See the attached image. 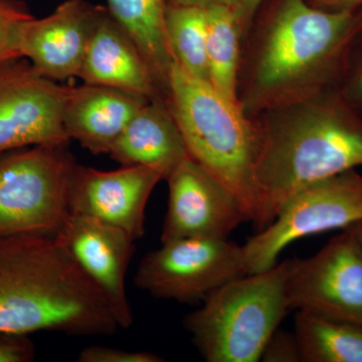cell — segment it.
<instances>
[{
  "mask_svg": "<svg viewBox=\"0 0 362 362\" xmlns=\"http://www.w3.org/2000/svg\"><path fill=\"white\" fill-rule=\"evenodd\" d=\"M362 35V8L264 0L245 35L239 105L252 118L337 89Z\"/></svg>",
  "mask_w": 362,
  "mask_h": 362,
  "instance_id": "cell-1",
  "label": "cell"
},
{
  "mask_svg": "<svg viewBox=\"0 0 362 362\" xmlns=\"http://www.w3.org/2000/svg\"><path fill=\"white\" fill-rule=\"evenodd\" d=\"M262 225L317 181L362 166V115L337 89L252 117Z\"/></svg>",
  "mask_w": 362,
  "mask_h": 362,
  "instance_id": "cell-2",
  "label": "cell"
},
{
  "mask_svg": "<svg viewBox=\"0 0 362 362\" xmlns=\"http://www.w3.org/2000/svg\"><path fill=\"white\" fill-rule=\"evenodd\" d=\"M118 328L103 295L56 237L0 240V331L106 337Z\"/></svg>",
  "mask_w": 362,
  "mask_h": 362,
  "instance_id": "cell-3",
  "label": "cell"
},
{
  "mask_svg": "<svg viewBox=\"0 0 362 362\" xmlns=\"http://www.w3.org/2000/svg\"><path fill=\"white\" fill-rule=\"evenodd\" d=\"M165 101L189 156L232 194L247 221L259 230L258 140L251 118L239 104L206 81L188 75L176 63L169 73Z\"/></svg>",
  "mask_w": 362,
  "mask_h": 362,
  "instance_id": "cell-4",
  "label": "cell"
},
{
  "mask_svg": "<svg viewBox=\"0 0 362 362\" xmlns=\"http://www.w3.org/2000/svg\"><path fill=\"white\" fill-rule=\"evenodd\" d=\"M290 265L291 259H286L233 279L185 317V329L204 361H261L267 342L290 310L286 288Z\"/></svg>",
  "mask_w": 362,
  "mask_h": 362,
  "instance_id": "cell-5",
  "label": "cell"
},
{
  "mask_svg": "<svg viewBox=\"0 0 362 362\" xmlns=\"http://www.w3.org/2000/svg\"><path fill=\"white\" fill-rule=\"evenodd\" d=\"M66 145H35L0 153V240L54 237L68 216L76 161Z\"/></svg>",
  "mask_w": 362,
  "mask_h": 362,
  "instance_id": "cell-6",
  "label": "cell"
},
{
  "mask_svg": "<svg viewBox=\"0 0 362 362\" xmlns=\"http://www.w3.org/2000/svg\"><path fill=\"white\" fill-rule=\"evenodd\" d=\"M362 221V175L346 171L293 194L273 221L243 246L247 274L269 270L295 240Z\"/></svg>",
  "mask_w": 362,
  "mask_h": 362,
  "instance_id": "cell-7",
  "label": "cell"
},
{
  "mask_svg": "<svg viewBox=\"0 0 362 362\" xmlns=\"http://www.w3.org/2000/svg\"><path fill=\"white\" fill-rule=\"evenodd\" d=\"M245 275L243 246L228 239L192 238L162 243L143 257L134 283L157 299L192 304Z\"/></svg>",
  "mask_w": 362,
  "mask_h": 362,
  "instance_id": "cell-8",
  "label": "cell"
},
{
  "mask_svg": "<svg viewBox=\"0 0 362 362\" xmlns=\"http://www.w3.org/2000/svg\"><path fill=\"white\" fill-rule=\"evenodd\" d=\"M286 288L290 309L362 325L361 242L346 228L310 258L291 259Z\"/></svg>",
  "mask_w": 362,
  "mask_h": 362,
  "instance_id": "cell-9",
  "label": "cell"
},
{
  "mask_svg": "<svg viewBox=\"0 0 362 362\" xmlns=\"http://www.w3.org/2000/svg\"><path fill=\"white\" fill-rule=\"evenodd\" d=\"M69 86L44 77L28 59L0 65V153L35 145L68 144L64 106Z\"/></svg>",
  "mask_w": 362,
  "mask_h": 362,
  "instance_id": "cell-10",
  "label": "cell"
},
{
  "mask_svg": "<svg viewBox=\"0 0 362 362\" xmlns=\"http://www.w3.org/2000/svg\"><path fill=\"white\" fill-rule=\"evenodd\" d=\"M161 180H165L163 171L151 166L103 171L76 163L69 181V211L118 226L134 240L142 239L147 202Z\"/></svg>",
  "mask_w": 362,
  "mask_h": 362,
  "instance_id": "cell-11",
  "label": "cell"
},
{
  "mask_svg": "<svg viewBox=\"0 0 362 362\" xmlns=\"http://www.w3.org/2000/svg\"><path fill=\"white\" fill-rule=\"evenodd\" d=\"M54 237L103 295L119 327L130 328L133 312L125 278L135 240L129 233L97 218L69 213Z\"/></svg>",
  "mask_w": 362,
  "mask_h": 362,
  "instance_id": "cell-12",
  "label": "cell"
},
{
  "mask_svg": "<svg viewBox=\"0 0 362 362\" xmlns=\"http://www.w3.org/2000/svg\"><path fill=\"white\" fill-rule=\"evenodd\" d=\"M168 204L161 243L180 239H228L247 221L232 194L192 157L165 180Z\"/></svg>",
  "mask_w": 362,
  "mask_h": 362,
  "instance_id": "cell-13",
  "label": "cell"
},
{
  "mask_svg": "<svg viewBox=\"0 0 362 362\" xmlns=\"http://www.w3.org/2000/svg\"><path fill=\"white\" fill-rule=\"evenodd\" d=\"M102 8L86 0H65L49 16H33L23 28L21 56L54 82L78 78Z\"/></svg>",
  "mask_w": 362,
  "mask_h": 362,
  "instance_id": "cell-14",
  "label": "cell"
},
{
  "mask_svg": "<svg viewBox=\"0 0 362 362\" xmlns=\"http://www.w3.org/2000/svg\"><path fill=\"white\" fill-rule=\"evenodd\" d=\"M78 78L148 100L165 99L146 59L127 33L103 6Z\"/></svg>",
  "mask_w": 362,
  "mask_h": 362,
  "instance_id": "cell-15",
  "label": "cell"
},
{
  "mask_svg": "<svg viewBox=\"0 0 362 362\" xmlns=\"http://www.w3.org/2000/svg\"><path fill=\"white\" fill-rule=\"evenodd\" d=\"M151 100L105 86L69 87L64 106V128L94 156L109 154L133 117Z\"/></svg>",
  "mask_w": 362,
  "mask_h": 362,
  "instance_id": "cell-16",
  "label": "cell"
},
{
  "mask_svg": "<svg viewBox=\"0 0 362 362\" xmlns=\"http://www.w3.org/2000/svg\"><path fill=\"white\" fill-rule=\"evenodd\" d=\"M109 156L121 166L160 169L165 180L190 157L165 99L147 102L117 138Z\"/></svg>",
  "mask_w": 362,
  "mask_h": 362,
  "instance_id": "cell-17",
  "label": "cell"
},
{
  "mask_svg": "<svg viewBox=\"0 0 362 362\" xmlns=\"http://www.w3.org/2000/svg\"><path fill=\"white\" fill-rule=\"evenodd\" d=\"M209 84L239 104V78L247 28L238 0H221L206 7Z\"/></svg>",
  "mask_w": 362,
  "mask_h": 362,
  "instance_id": "cell-18",
  "label": "cell"
},
{
  "mask_svg": "<svg viewBox=\"0 0 362 362\" xmlns=\"http://www.w3.org/2000/svg\"><path fill=\"white\" fill-rule=\"evenodd\" d=\"M168 4L169 0H107L112 18L139 47L164 96L175 63L166 37Z\"/></svg>",
  "mask_w": 362,
  "mask_h": 362,
  "instance_id": "cell-19",
  "label": "cell"
},
{
  "mask_svg": "<svg viewBox=\"0 0 362 362\" xmlns=\"http://www.w3.org/2000/svg\"><path fill=\"white\" fill-rule=\"evenodd\" d=\"M295 337L303 362H362V325L297 311Z\"/></svg>",
  "mask_w": 362,
  "mask_h": 362,
  "instance_id": "cell-20",
  "label": "cell"
},
{
  "mask_svg": "<svg viewBox=\"0 0 362 362\" xmlns=\"http://www.w3.org/2000/svg\"><path fill=\"white\" fill-rule=\"evenodd\" d=\"M165 30L175 63L192 77L209 83L206 7L169 0Z\"/></svg>",
  "mask_w": 362,
  "mask_h": 362,
  "instance_id": "cell-21",
  "label": "cell"
},
{
  "mask_svg": "<svg viewBox=\"0 0 362 362\" xmlns=\"http://www.w3.org/2000/svg\"><path fill=\"white\" fill-rule=\"evenodd\" d=\"M33 16L20 0H0V65L23 58V28Z\"/></svg>",
  "mask_w": 362,
  "mask_h": 362,
  "instance_id": "cell-22",
  "label": "cell"
},
{
  "mask_svg": "<svg viewBox=\"0 0 362 362\" xmlns=\"http://www.w3.org/2000/svg\"><path fill=\"white\" fill-rule=\"evenodd\" d=\"M78 362H162L164 359L149 351L123 350L107 346L86 347L77 357Z\"/></svg>",
  "mask_w": 362,
  "mask_h": 362,
  "instance_id": "cell-23",
  "label": "cell"
},
{
  "mask_svg": "<svg viewBox=\"0 0 362 362\" xmlns=\"http://www.w3.org/2000/svg\"><path fill=\"white\" fill-rule=\"evenodd\" d=\"M35 352L30 334L0 331V362H32Z\"/></svg>",
  "mask_w": 362,
  "mask_h": 362,
  "instance_id": "cell-24",
  "label": "cell"
},
{
  "mask_svg": "<svg viewBox=\"0 0 362 362\" xmlns=\"http://www.w3.org/2000/svg\"><path fill=\"white\" fill-rule=\"evenodd\" d=\"M261 361L266 362H300L299 345L294 333L276 330L267 342Z\"/></svg>",
  "mask_w": 362,
  "mask_h": 362,
  "instance_id": "cell-25",
  "label": "cell"
},
{
  "mask_svg": "<svg viewBox=\"0 0 362 362\" xmlns=\"http://www.w3.org/2000/svg\"><path fill=\"white\" fill-rule=\"evenodd\" d=\"M337 89L362 115V49L358 47L352 54Z\"/></svg>",
  "mask_w": 362,
  "mask_h": 362,
  "instance_id": "cell-26",
  "label": "cell"
},
{
  "mask_svg": "<svg viewBox=\"0 0 362 362\" xmlns=\"http://www.w3.org/2000/svg\"><path fill=\"white\" fill-rule=\"evenodd\" d=\"M311 6L326 11H343L362 8V0H306Z\"/></svg>",
  "mask_w": 362,
  "mask_h": 362,
  "instance_id": "cell-27",
  "label": "cell"
},
{
  "mask_svg": "<svg viewBox=\"0 0 362 362\" xmlns=\"http://www.w3.org/2000/svg\"><path fill=\"white\" fill-rule=\"evenodd\" d=\"M238 1H239L240 8H242L243 14H244L247 32L264 0H238Z\"/></svg>",
  "mask_w": 362,
  "mask_h": 362,
  "instance_id": "cell-28",
  "label": "cell"
},
{
  "mask_svg": "<svg viewBox=\"0 0 362 362\" xmlns=\"http://www.w3.org/2000/svg\"><path fill=\"white\" fill-rule=\"evenodd\" d=\"M175 4H185V6H194L201 7H207L214 2L221 1V0H170Z\"/></svg>",
  "mask_w": 362,
  "mask_h": 362,
  "instance_id": "cell-29",
  "label": "cell"
},
{
  "mask_svg": "<svg viewBox=\"0 0 362 362\" xmlns=\"http://www.w3.org/2000/svg\"><path fill=\"white\" fill-rule=\"evenodd\" d=\"M349 230H351L352 233L356 235L357 239H358L359 242L362 245V221H359V223H354L351 226H349Z\"/></svg>",
  "mask_w": 362,
  "mask_h": 362,
  "instance_id": "cell-30",
  "label": "cell"
},
{
  "mask_svg": "<svg viewBox=\"0 0 362 362\" xmlns=\"http://www.w3.org/2000/svg\"><path fill=\"white\" fill-rule=\"evenodd\" d=\"M358 47L359 49H362V35H361V40H359V42H358Z\"/></svg>",
  "mask_w": 362,
  "mask_h": 362,
  "instance_id": "cell-31",
  "label": "cell"
}]
</instances>
